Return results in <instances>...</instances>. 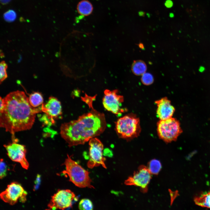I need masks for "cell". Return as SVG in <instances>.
Listing matches in <instances>:
<instances>
[{"label": "cell", "mask_w": 210, "mask_h": 210, "mask_svg": "<svg viewBox=\"0 0 210 210\" xmlns=\"http://www.w3.org/2000/svg\"><path fill=\"white\" fill-rule=\"evenodd\" d=\"M118 92L117 90H105L102 103L106 110L117 116H119L127 110L121 107L124 101V97L118 94Z\"/></svg>", "instance_id": "cell-7"}, {"label": "cell", "mask_w": 210, "mask_h": 210, "mask_svg": "<svg viewBox=\"0 0 210 210\" xmlns=\"http://www.w3.org/2000/svg\"><path fill=\"white\" fill-rule=\"evenodd\" d=\"M115 130L119 138L129 141L140 135L141 128L139 118L133 113L120 118L115 122Z\"/></svg>", "instance_id": "cell-4"}, {"label": "cell", "mask_w": 210, "mask_h": 210, "mask_svg": "<svg viewBox=\"0 0 210 210\" xmlns=\"http://www.w3.org/2000/svg\"><path fill=\"white\" fill-rule=\"evenodd\" d=\"M29 99L30 105L34 108H36L43 104V101L41 94L38 92H35L31 94Z\"/></svg>", "instance_id": "cell-17"}, {"label": "cell", "mask_w": 210, "mask_h": 210, "mask_svg": "<svg viewBox=\"0 0 210 210\" xmlns=\"http://www.w3.org/2000/svg\"><path fill=\"white\" fill-rule=\"evenodd\" d=\"M157 127L159 138L167 143L176 141L182 132L179 121L172 117L160 120L157 123Z\"/></svg>", "instance_id": "cell-5"}, {"label": "cell", "mask_w": 210, "mask_h": 210, "mask_svg": "<svg viewBox=\"0 0 210 210\" xmlns=\"http://www.w3.org/2000/svg\"><path fill=\"white\" fill-rule=\"evenodd\" d=\"M75 197L74 192L70 190H58L51 197L48 205V209L64 210L71 207Z\"/></svg>", "instance_id": "cell-9"}, {"label": "cell", "mask_w": 210, "mask_h": 210, "mask_svg": "<svg viewBox=\"0 0 210 210\" xmlns=\"http://www.w3.org/2000/svg\"><path fill=\"white\" fill-rule=\"evenodd\" d=\"M194 202L197 205L210 209V191L195 197L194 199Z\"/></svg>", "instance_id": "cell-15"}, {"label": "cell", "mask_w": 210, "mask_h": 210, "mask_svg": "<svg viewBox=\"0 0 210 210\" xmlns=\"http://www.w3.org/2000/svg\"><path fill=\"white\" fill-rule=\"evenodd\" d=\"M78 207L81 210H92L93 209V204L92 201L87 198L83 199L80 201Z\"/></svg>", "instance_id": "cell-19"}, {"label": "cell", "mask_w": 210, "mask_h": 210, "mask_svg": "<svg viewBox=\"0 0 210 210\" xmlns=\"http://www.w3.org/2000/svg\"><path fill=\"white\" fill-rule=\"evenodd\" d=\"M42 111L44 112L47 118L50 119L52 123L62 114V108L60 102L56 97H50L45 104H43L41 107Z\"/></svg>", "instance_id": "cell-12"}, {"label": "cell", "mask_w": 210, "mask_h": 210, "mask_svg": "<svg viewBox=\"0 0 210 210\" xmlns=\"http://www.w3.org/2000/svg\"><path fill=\"white\" fill-rule=\"evenodd\" d=\"M173 3L171 0H166L164 3L165 6L167 8H170L173 6Z\"/></svg>", "instance_id": "cell-25"}, {"label": "cell", "mask_w": 210, "mask_h": 210, "mask_svg": "<svg viewBox=\"0 0 210 210\" xmlns=\"http://www.w3.org/2000/svg\"><path fill=\"white\" fill-rule=\"evenodd\" d=\"M89 159L87 163L90 169L99 166L106 169L105 158L103 156L104 146L101 141L96 137L91 139L89 142Z\"/></svg>", "instance_id": "cell-6"}, {"label": "cell", "mask_w": 210, "mask_h": 210, "mask_svg": "<svg viewBox=\"0 0 210 210\" xmlns=\"http://www.w3.org/2000/svg\"><path fill=\"white\" fill-rule=\"evenodd\" d=\"M141 76V81L144 84L148 85L152 84L153 82V76L150 73L146 72Z\"/></svg>", "instance_id": "cell-21"}, {"label": "cell", "mask_w": 210, "mask_h": 210, "mask_svg": "<svg viewBox=\"0 0 210 210\" xmlns=\"http://www.w3.org/2000/svg\"><path fill=\"white\" fill-rule=\"evenodd\" d=\"M169 16L170 17H172L174 16V15L172 13H171L169 14Z\"/></svg>", "instance_id": "cell-28"}, {"label": "cell", "mask_w": 210, "mask_h": 210, "mask_svg": "<svg viewBox=\"0 0 210 210\" xmlns=\"http://www.w3.org/2000/svg\"><path fill=\"white\" fill-rule=\"evenodd\" d=\"M145 14V13L142 11H140L139 12V14L140 16H143Z\"/></svg>", "instance_id": "cell-27"}, {"label": "cell", "mask_w": 210, "mask_h": 210, "mask_svg": "<svg viewBox=\"0 0 210 210\" xmlns=\"http://www.w3.org/2000/svg\"><path fill=\"white\" fill-rule=\"evenodd\" d=\"M1 3L3 5H6L11 0H0Z\"/></svg>", "instance_id": "cell-26"}, {"label": "cell", "mask_w": 210, "mask_h": 210, "mask_svg": "<svg viewBox=\"0 0 210 210\" xmlns=\"http://www.w3.org/2000/svg\"><path fill=\"white\" fill-rule=\"evenodd\" d=\"M27 192L22 186L16 182L8 185L6 190L0 194L1 199L4 202L13 205L19 200L22 203L26 200Z\"/></svg>", "instance_id": "cell-8"}, {"label": "cell", "mask_w": 210, "mask_h": 210, "mask_svg": "<svg viewBox=\"0 0 210 210\" xmlns=\"http://www.w3.org/2000/svg\"><path fill=\"white\" fill-rule=\"evenodd\" d=\"M3 107L0 108V126L14 136L16 132L29 130L33 125L36 114L41 108L32 107L29 97L23 91L17 90L2 98Z\"/></svg>", "instance_id": "cell-1"}, {"label": "cell", "mask_w": 210, "mask_h": 210, "mask_svg": "<svg viewBox=\"0 0 210 210\" xmlns=\"http://www.w3.org/2000/svg\"><path fill=\"white\" fill-rule=\"evenodd\" d=\"M62 164L65 165V169L61 173L67 175L69 181L76 186L80 188H94L91 184L90 172L72 159L71 156L67 155Z\"/></svg>", "instance_id": "cell-3"}, {"label": "cell", "mask_w": 210, "mask_h": 210, "mask_svg": "<svg viewBox=\"0 0 210 210\" xmlns=\"http://www.w3.org/2000/svg\"><path fill=\"white\" fill-rule=\"evenodd\" d=\"M91 110L76 120L62 124L60 134L69 147L84 144L92 138L100 135L105 130L106 122L104 114L90 104Z\"/></svg>", "instance_id": "cell-2"}, {"label": "cell", "mask_w": 210, "mask_h": 210, "mask_svg": "<svg viewBox=\"0 0 210 210\" xmlns=\"http://www.w3.org/2000/svg\"><path fill=\"white\" fill-rule=\"evenodd\" d=\"M12 139V142L4 145L8 156L13 161L20 163L23 168L28 169L29 164L26 158L25 146L18 143V140L15 137H13Z\"/></svg>", "instance_id": "cell-10"}, {"label": "cell", "mask_w": 210, "mask_h": 210, "mask_svg": "<svg viewBox=\"0 0 210 210\" xmlns=\"http://www.w3.org/2000/svg\"><path fill=\"white\" fill-rule=\"evenodd\" d=\"M16 18V14L15 11L12 10H9L4 14V18L6 21L11 22L14 21Z\"/></svg>", "instance_id": "cell-22"}, {"label": "cell", "mask_w": 210, "mask_h": 210, "mask_svg": "<svg viewBox=\"0 0 210 210\" xmlns=\"http://www.w3.org/2000/svg\"><path fill=\"white\" fill-rule=\"evenodd\" d=\"M7 166L3 159L0 160V178L1 179L5 177L7 175Z\"/></svg>", "instance_id": "cell-23"}, {"label": "cell", "mask_w": 210, "mask_h": 210, "mask_svg": "<svg viewBox=\"0 0 210 210\" xmlns=\"http://www.w3.org/2000/svg\"><path fill=\"white\" fill-rule=\"evenodd\" d=\"M77 10L78 13L83 16H87L91 14L93 6L91 3L87 0H83L77 4Z\"/></svg>", "instance_id": "cell-14"}, {"label": "cell", "mask_w": 210, "mask_h": 210, "mask_svg": "<svg viewBox=\"0 0 210 210\" xmlns=\"http://www.w3.org/2000/svg\"><path fill=\"white\" fill-rule=\"evenodd\" d=\"M8 66L5 61H2L0 65V82H1L4 80L7 77L6 69Z\"/></svg>", "instance_id": "cell-20"}, {"label": "cell", "mask_w": 210, "mask_h": 210, "mask_svg": "<svg viewBox=\"0 0 210 210\" xmlns=\"http://www.w3.org/2000/svg\"><path fill=\"white\" fill-rule=\"evenodd\" d=\"M151 174L147 167L141 166L133 176L125 181V184L139 187L143 192H145L147 191L148 186L151 178Z\"/></svg>", "instance_id": "cell-11"}, {"label": "cell", "mask_w": 210, "mask_h": 210, "mask_svg": "<svg viewBox=\"0 0 210 210\" xmlns=\"http://www.w3.org/2000/svg\"><path fill=\"white\" fill-rule=\"evenodd\" d=\"M41 182V176L39 174H38L35 181V186L34 187V189L35 190H37Z\"/></svg>", "instance_id": "cell-24"}, {"label": "cell", "mask_w": 210, "mask_h": 210, "mask_svg": "<svg viewBox=\"0 0 210 210\" xmlns=\"http://www.w3.org/2000/svg\"><path fill=\"white\" fill-rule=\"evenodd\" d=\"M157 105L156 113L160 120H164L172 117L175 111L170 101L166 97L155 102Z\"/></svg>", "instance_id": "cell-13"}, {"label": "cell", "mask_w": 210, "mask_h": 210, "mask_svg": "<svg viewBox=\"0 0 210 210\" xmlns=\"http://www.w3.org/2000/svg\"><path fill=\"white\" fill-rule=\"evenodd\" d=\"M147 167L151 174L157 175L161 170L162 165L159 161L153 159L149 162Z\"/></svg>", "instance_id": "cell-18"}, {"label": "cell", "mask_w": 210, "mask_h": 210, "mask_svg": "<svg viewBox=\"0 0 210 210\" xmlns=\"http://www.w3.org/2000/svg\"><path fill=\"white\" fill-rule=\"evenodd\" d=\"M131 69L132 72L135 75H142L146 72L147 66L145 63L142 61H135L132 65Z\"/></svg>", "instance_id": "cell-16"}]
</instances>
